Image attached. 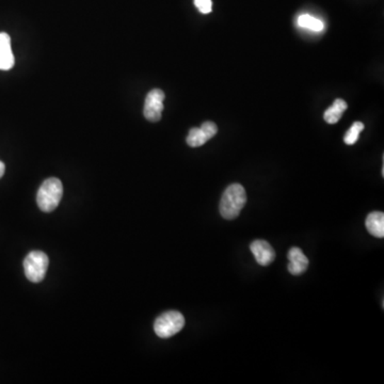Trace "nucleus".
Instances as JSON below:
<instances>
[{
	"label": "nucleus",
	"instance_id": "obj_8",
	"mask_svg": "<svg viewBox=\"0 0 384 384\" xmlns=\"http://www.w3.org/2000/svg\"><path fill=\"white\" fill-rule=\"evenodd\" d=\"M16 59L11 48V39L6 33H0V69L9 71L14 67Z\"/></svg>",
	"mask_w": 384,
	"mask_h": 384
},
{
	"label": "nucleus",
	"instance_id": "obj_11",
	"mask_svg": "<svg viewBox=\"0 0 384 384\" xmlns=\"http://www.w3.org/2000/svg\"><path fill=\"white\" fill-rule=\"evenodd\" d=\"M210 139L202 132L201 128H191L187 137V145L191 147H199L205 145Z\"/></svg>",
	"mask_w": 384,
	"mask_h": 384
},
{
	"label": "nucleus",
	"instance_id": "obj_6",
	"mask_svg": "<svg viewBox=\"0 0 384 384\" xmlns=\"http://www.w3.org/2000/svg\"><path fill=\"white\" fill-rule=\"evenodd\" d=\"M250 250L261 266H269L276 259V251L265 240H255L250 244Z\"/></svg>",
	"mask_w": 384,
	"mask_h": 384
},
{
	"label": "nucleus",
	"instance_id": "obj_14",
	"mask_svg": "<svg viewBox=\"0 0 384 384\" xmlns=\"http://www.w3.org/2000/svg\"><path fill=\"white\" fill-rule=\"evenodd\" d=\"M202 132L206 135L208 139H212L213 137L216 136L217 132H218V128H217L216 124L214 122H204L201 126Z\"/></svg>",
	"mask_w": 384,
	"mask_h": 384
},
{
	"label": "nucleus",
	"instance_id": "obj_13",
	"mask_svg": "<svg viewBox=\"0 0 384 384\" xmlns=\"http://www.w3.org/2000/svg\"><path fill=\"white\" fill-rule=\"evenodd\" d=\"M364 130V124L362 122H354L344 137V142L348 145H354L358 141L361 132Z\"/></svg>",
	"mask_w": 384,
	"mask_h": 384
},
{
	"label": "nucleus",
	"instance_id": "obj_3",
	"mask_svg": "<svg viewBox=\"0 0 384 384\" xmlns=\"http://www.w3.org/2000/svg\"><path fill=\"white\" fill-rule=\"evenodd\" d=\"M185 327V318L177 311L162 314L154 322V331L160 339H169Z\"/></svg>",
	"mask_w": 384,
	"mask_h": 384
},
{
	"label": "nucleus",
	"instance_id": "obj_12",
	"mask_svg": "<svg viewBox=\"0 0 384 384\" xmlns=\"http://www.w3.org/2000/svg\"><path fill=\"white\" fill-rule=\"evenodd\" d=\"M298 25L303 28L317 31V33L324 29V23L318 20V18H314V16H309V14H303V16H299Z\"/></svg>",
	"mask_w": 384,
	"mask_h": 384
},
{
	"label": "nucleus",
	"instance_id": "obj_15",
	"mask_svg": "<svg viewBox=\"0 0 384 384\" xmlns=\"http://www.w3.org/2000/svg\"><path fill=\"white\" fill-rule=\"evenodd\" d=\"M196 7L203 14H208L212 12V0H195Z\"/></svg>",
	"mask_w": 384,
	"mask_h": 384
},
{
	"label": "nucleus",
	"instance_id": "obj_5",
	"mask_svg": "<svg viewBox=\"0 0 384 384\" xmlns=\"http://www.w3.org/2000/svg\"><path fill=\"white\" fill-rule=\"evenodd\" d=\"M164 93L160 89H154L151 92L147 93L145 109H143L145 119L151 122L160 121L162 111H164Z\"/></svg>",
	"mask_w": 384,
	"mask_h": 384
},
{
	"label": "nucleus",
	"instance_id": "obj_7",
	"mask_svg": "<svg viewBox=\"0 0 384 384\" xmlns=\"http://www.w3.org/2000/svg\"><path fill=\"white\" fill-rule=\"evenodd\" d=\"M288 271L293 274V276H301L305 273L309 267V259L305 256V253L301 249L294 247L288 251Z\"/></svg>",
	"mask_w": 384,
	"mask_h": 384
},
{
	"label": "nucleus",
	"instance_id": "obj_10",
	"mask_svg": "<svg viewBox=\"0 0 384 384\" xmlns=\"http://www.w3.org/2000/svg\"><path fill=\"white\" fill-rule=\"evenodd\" d=\"M348 105L345 101L337 98L334 101L332 106L327 109L324 113V119L328 124H335L341 120L344 111H347Z\"/></svg>",
	"mask_w": 384,
	"mask_h": 384
},
{
	"label": "nucleus",
	"instance_id": "obj_9",
	"mask_svg": "<svg viewBox=\"0 0 384 384\" xmlns=\"http://www.w3.org/2000/svg\"><path fill=\"white\" fill-rule=\"evenodd\" d=\"M367 231L377 238L384 237V214L382 212H373L367 216Z\"/></svg>",
	"mask_w": 384,
	"mask_h": 384
},
{
	"label": "nucleus",
	"instance_id": "obj_16",
	"mask_svg": "<svg viewBox=\"0 0 384 384\" xmlns=\"http://www.w3.org/2000/svg\"><path fill=\"white\" fill-rule=\"evenodd\" d=\"M6 166L3 162H0V179L5 174Z\"/></svg>",
	"mask_w": 384,
	"mask_h": 384
},
{
	"label": "nucleus",
	"instance_id": "obj_4",
	"mask_svg": "<svg viewBox=\"0 0 384 384\" xmlns=\"http://www.w3.org/2000/svg\"><path fill=\"white\" fill-rule=\"evenodd\" d=\"M50 265V259L42 251H33L24 259V270L26 278L30 282L39 283L45 278Z\"/></svg>",
	"mask_w": 384,
	"mask_h": 384
},
{
	"label": "nucleus",
	"instance_id": "obj_1",
	"mask_svg": "<svg viewBox=\"0 0 384 384\" xmlns=\"http://www.w3.org/2000/svg\"><path fill=\"white\" fill-rule=\"evenodd\" d=\"M246 203L247 193L244 188L240 183H232L225 189L221 198L219 206L221 216L227 220L237 218Z\"/></svg>",
	"mask_w": 384,
	"mask_h": 384
},
{
	"label": "nucleus",
	"instance_id": "obj_2",
	"mask_svg": "<svg viewBox=\"0 0 384 384\" xmlns=\"http://www.w3.org/2000/svg\"><path fill=\"white\" fill-rule=\"evenodd\" d=\"M63 196V186L60 179L50 177L43 181L37 195V203L44 213L54 212Z\"/></svg>",
	"mask_w": 384,
	"mask_h": 384
}]
</instances>
